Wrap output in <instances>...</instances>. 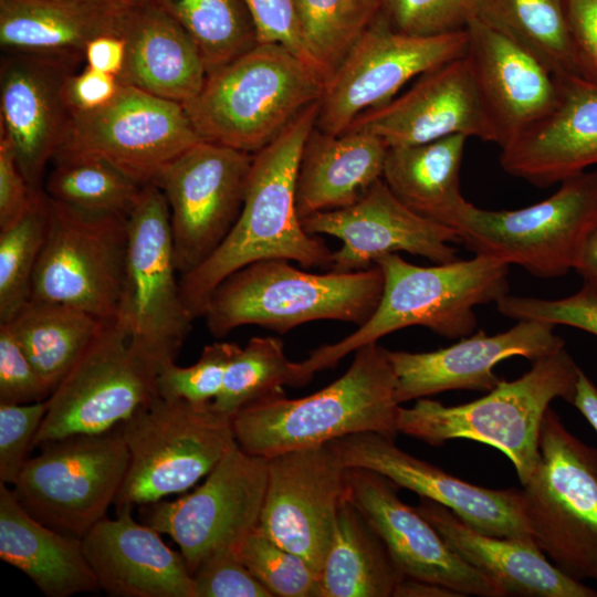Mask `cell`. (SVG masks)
Listing matches in <instances>:
<instances>
[{"instance_id": "obj_25", "label": "cell", "mask_w": 597, "mask_h": 597, "mask_svg": "<svg viewBox=\"0 0 597 597\" xmlns=\"http://www.w3.org/2000/svg\"><path fill=\"white\" fill-rule=\"evenodd\" d=\"M467 29V56L501 148L556 107L561 76L530 49L478 18Z\"/></svg>"}, {"instance_id": "obj_46", "label": "cell", "mask_w": 597, "mask_h": 597, "mask_svg": "<svg viewBox=\"0 0 597 597\" xmlns=\"http://www.w3.org/2000/svg\"><path fill=\"white\" fill-rule=\"evenodd\" d=\"M46 409V400L0 404V483L17 482Z\"/></svg>"}, {"instance_id": "obj_36", "label": "cell", "mask_w": 597, "mask_h": 597, "mask_svg": "<svg viewBox=\"0 0 597 597\" xmlns=\"http://www.w3.org/2000/svg\"><path fill=\"white\" fill-rule=\"evenodd\" d=\"M475 18L530 49L558 76H584L565 0H479Z\"/></svg>"}, {"instance_id": "obj_57", "label": "cell", "mask_w": 597, "mask_h": 597, "mask_svg": "<svg viewBox=\"0 0 597 597\" xmlns=\"http://www.w3.org/2000/svg\"><path fill=\"white\" fill-rule=\"evenodd\" d=\"M108 12L123 15L149 0H81Z\"/></svg>"}, {"instance_id": "obj_8", "label": "cell", "mask_w": 597, "mask_h": 597, "mask_svg": "<svg viewBox=\"0 0 597 597\" xmlns=\"http://www.w3.org/2000/svg\"><path fill=\"white\" fill-rule=\"evenodd\" d=\"M596 223L597 169L562 181L551 197L516 210L482 209L467 201L449 227L469 251L549 279L576 270Z\"/></svg>"}, {"instance_id": "obj_31", "label": "cell", "mask_w": 597, "mask_h": 597, "mask_svg": "<svg viewBox=\"0 0 597 597\" xmlns=\"http://www.w3.org/2000/svg\"><path fill=\"white\" fill-rule=\"evenodd\" d=\"M0 558L28 576L48 597L100 590L82 538L31 516L4 483H0Z\"/></svg>"}, {"instance_id": "obj_20", "label": "cell", "mask_w": 597, "mask_h": 597, "mask_svg": "<svg viewBox=\"0 0 597 597\" xmlns=\"http://www.w3.org/2000/svg\"><path fill=\"white\" fill-rule=\"evenodd\" d=\"M302 226L311 234L341 240L329 266L336 272L365 270L379 258L399 251L447 263L457 260L451 243L460 242L455 230L404 205L383 178L355 203L316 212L303 219Z\"/></svg>"}, {"instance_id": "obj_30", "label": "cell", "mask_w": 597, "mask_h": 597, "mask_svg": "<svg viewBox=\"0 0 597 597\" xmlns=\"http://www.w3.org/2000/svg\"><path fill=\"white\" fill-rule=\"evenodd\" d=\"M388 146L359 129L329 134L315 127L302 150L295 185L301 221L316 212L348 207L383 178Z\"/></svg>"}, {"instance_id": "obj_47", "label": "cell", "mask_w": 597, "mask_h": 597, "mask_svg": "<svg viewBox=\"0 0 597 597\" xmlns=\"http://www.w3.org/2000/svg\"><path fill=\"white\" fill-rule=\"evenodd\" d=\"M193 597H273L237 552L216 554L192 573Z\"/></svg>"}, {"instance_id": "obj_5", "label": "cell", "mask_w": 597, "mask_h": 597, "mask_svg": "<svg viewBox=\"0 0 597 597\" xmlns=\"http://www.w3.org/2000/svg\"><path fill=\"white\" fill-rule=\"evenodd\" d=\"M324 84L286 46L258 43L208 73L198 95L182 106L203 140L255 154L321 100Z\"/></svg>"}, {"instance_id": "obj_23", "label": "cell", "mask_w": 597, "mask_h": 597, "mask_svg": "<svg viewBox=\"0 0 597 597\" xmlns=\"http://www.w3.org/2000/svg\"><path fill=\"white\" fill-rule=\"evenodd\" d=\"M554 327L541 321H519L505 332L488 335L478 331L437 350H388L396 399L401 405L449 390L488 392L501 381L494 373L499 363L514 356L534 362L565 347Z\"/></svg>"}, {"instance_id": "obj_3", "label": "cell", "mask_w": 597, "mask_h": 597, "mask_svg": "<svg viewBox=\"0 0 597 597\" xmlns=\"http://www.w3.org/2000/svg\"><path fill=\"white\" fill-rule=\"evenodd\" d=\"M354 353L345 374L320 391L296 399L274 397L234 413L240 448L270 458L362 432L396 439L401 405L388 350L374 342Z\"/></svg>"}, {"instance_id": "obj_42", "label": "cell", "mask_w": 597, "mask_h": 597, "mask_svg": "<svg viewBox=\"0 0 597 597\" xmlns=\"http://www.w3.org/2000/svg\"><path fill=\"white\" fill-rule=\"evenodd\" d=\"M238 555L272 596L321 597L318 573L302 556L271 540L259 526L242 541Z\"/></svg>"}, {"instance_id": "obj_33", "label": "cell", "mask_w": 597, "mask_h": 597, "mask_svg": "<svg viewBox=\"0 0 597 597\" xmlns=\"http://www.w3.org/2000/svg\"><path fill=\"white\" fill-rule=\"evenodd\" d=\"M467 139L463 135H452L422 144L388 147L383 180L409 209L449 227L468 201L460 189Z\"/></svg>"}, {"instance_id": "obj_55", "label": "cell", "mask_w": 597, "mask_h": 597, "mask_svg": "<svg viewBox=\"0 0 597 597\" xmlns=\"http://www.w3.org/2000/svg\"><path fill=\"white\" fill-rule=\"evenodd\" d=\"M463 595L440 584L405 577L394 597H462Z\"/></svg>"}, {"instance_id": "obj_11", "label": "cell", "mask_w": 597, "mask_h": 597, "mask_svg": "<svg viewBox=\"0 0 597 597\" xmlns=\"http://www.w3.org/2000/svg\"><path fill=\"white\" fill-rule=\"evenodd\" d=\"M29 458L13 493L21 506L49 527L83 538L106 517L129 465L122 425L41 447Z\"/></svg>"}, {"instance_id": "obj_27", "label": "cell", "mask_w": 597, "mask_h": 597, "mask_svg": "<svg viewBox=\"0 0 597 597\" xmlns=\"http://www.w3.org/2000/svg\"><path fill=\"white\" fill-rule=\"evenodd\" d=\"M132 506L116 509L82 538L100 589L112 597H193L192 575L180 552L138 523Z\"/></svg>"}, {"instance_id": "obj_53", "label": "cell", "mask_w": 597, "mask_h": 597, "mask_svg": "<svg viewBox=\"0 0 597 597\" xmlns=\"http://www.w3.org/2000/svg\"><path fill=\"white\" fill-rule=\"evenodd\" d=\"M125 57L126 43L118 34H102L92 39L84 52L86 65L117 78L123 71Z\"/></svg>"}, {"instance_id": "obj_56", "label": "cell", "mask_w": 597, "mask_h": 597, "mask_svg": "<svg viewBox=\"0 0 597 597\" xmlns=\"http://www.w3.org/2000/svg\"><path fill=\"white\" fill-rule=\"evenodd\" d=\"M575 271L583 279L584 285L597 291V223L586 241Z\"/></svg>"}, {"instance_id": "obj_49", "label": "cell", "mask_w": 597, "mask_h": 597, "mask_svg": "<svg viewBox=\"0 0 597 597\" xmlns=\"http://www.w3.org/2000/svg\"><path fill=\"white\" fill-rule=\"evenodd\" d=\"M245 2L255 23L259 43L282 44L320 72L300 36L294 0H245Z\"/></svg>"}, {"instance_id": "obj_28", "label": "cell", "mask_w": 597, "mask_h": 597, "mask_svg": "<svg viewBox=\"0 0 597 597\" xmlns=\"http://www.w3.org/2000/svg\"><path fill=\"white\" fill-rule=\"evenodd\" d=\"M416 509L455 554L495 582L505 596L597 597V590L559 570L534 542L480 532L427 498L420 496Z\"/></svg>"}, {"instance_id": "obj_51", "label": "cell", "mask_w": 597, "mask_h": 597, "mask_svg": "<svg viewBox=\"0 0 597 597\" xmlns=\"http://www.w3.org/2000/svg\"><path fill=\"white\" fill-rule=\"evenodd\" d=\"M118 78L86 65L72 73L65 83L64 95L71 113L92 112L108 105L121 88Z\"/></svg>"}, {"instance_id": "obj_24", "label": "cell", "mask_w": 597, "mask_h": 597, "mask_svg": "<svg viewBox=\"0 0 597 597\" xmlns=\"http://www.w3.org/2000/svg\"><path fill=\"white\" fill-rule=\"evenodd\" d=\"M75 64L39 55L7 53L0 64L1 137L33 190H42L50 159L64 142L71 111L65 83Z\"/></svg>"}, {"instance_id": "obj_38", "label": "cell", "mask_w": 597, "mask_h": 597, "mask_svg": "<svg viewBox=\"0 0 597 597\" xmlns=\"http://www.w3.org/2000/svg\"><path fill=\"white\" fill-rule=\"evenodd\" d=\"M302 42L326 78L378 18L383 0H294Z\"/></svg>"}, {"instance_id": "obj_17", "label": "cell", "mask_w": 597, "mask_h": 597, "mask_svg": "<svg viewBox=\"0 0 597 597\" xmlns=\"http://www.w3.org/2000/svg\"><path fill=\"white\" fill-rule=\"evenodd\" d=\"M202 140L182 104L122 84L105 107L71 113L67 133L54 158L96 157L144 186Z\"/></svg>"}, {"instance_id": "obj_54", "label": "cell", "mask_w": 597, "mask_h": 597, "mask_svg": "<svg viewBox=\"0 0 597 597\" xmlns=\"http://www.w3.org/2000/svg\"><path fill=\"white\" fill-rule=\"evenodd\" d=\"M597 432V386L583 371H579L575 395L570 402Z\"/></svg>"}, {"instance_id": "obj_10", "label": "cell", "mask_w": 597, "mask_h": 597, "mask_svg": "<svg viewBox=\"0 0 597 597\" xmlns=\"http://www.w3.org/2000/svg\"><path fill=\"white\" fill-rule=\"evenodd\" d=\"M128 245L127 216L88 212L48 196V226L31 300L66 304L106 323L116 321Z\"/></svg>"}, {"instance_id": "obj_21", "label": "cell", "mask_w": 597, "mask_h": 597, "mask_svg": "<svg viewBox=\"0 0 597 597\" xmlns=\"http://www.w3.org/2000/svg\"><path fill=\"white\" fill-rule=\"evenodd\" d=\"M348 129L371 133L388 147L452 135L498 143L467 54L420 75L405 93L360 115Z\"/></svg>"}, {"instance_id": "obj_12", "label": "cell", "mask_w": 597, "mask_h": 597, "mask_svg": "<svg viewBox=\"0 0 597 597\" xmlns=\"http://www.w3.org/2000/svg\"><path fill=\"white\" fill-rule=\"evenodd\" d=\"M128 229L126 281L116 321L133 349L159 371L176 360L193 320L177 279L168 203L156 185L142 188Z\"/></svg>"}, {"instance_id": "obj_26", "label": "cell", "mask_w": 597, "mask_h": 597, "mask_svg": "<svg viewBox=\"0 0 597 597\" xmlns=\"http://www.w3.org/2000/svg\"><path fill=\"white\" fill-rule=\"evenodd\" d=\"M561 87L556 107L501 147L502 168L537 187L597 166V82L566 74Z\"/></svg>"}, {"instance_id": "obj_4", "label": "cell", "mask_w": 597, "mask_h": 597, "mask_svg": "<svg viewBox=\"0 0 597 597\" xmlns=\"http://www.w3.org/2000/svg\"><path fill=\"white\" fill-rule=\"evenodd\" d=\"M580 370L563 347L535 359L521 377L501 379L495 388L471 402L446 406L420 398L410 408L400 406L398 432L431 446L452 439L489 444L509 458L523 485L540 459L545 413L557 398L572 402Z\"/></svg>"}, {"instance_id": "obj_1", "label": "cell", "mask_w": 597, "mask_h": 597, "mask_svg": "<svg viewBox=\"0 0 597 597\" xmlns=\"http://www.w3.org/2000/svg\"><path fill=\"white\" fill-rule=\"evenodd\" d=\"M318 106L320 101L306 107L253 154L237 222L202 264L180 276L181 298L192 320L203 317L212 292L227 276L253 262L284 259L308 269L331 266L333 252L304 230L295 203L298 164Z\"/></svg>"}, {"instance_id": "obj_19", "label": "cell", "mask_w": 597, "mask_h": 597, "mask_svg": "<svg viewBox=\"0 0 597 597\" xmlns=\"http://www.w3.org/2000/svg\"><path fill=\"white\" fill-rule=\"evenodd\" d=\"M328 443L347 468L377 472L398 488L442 504L480 532L535 543L525 520L521 489L494 490L465 482L376 432L355 433Z\"/></svg>"}, {"instance_id": "obj_37", "label": "cell", "mask_w": 597, "mask_h": 597, "mask_svg": "<svg viewBox=\"0 0 597 597\" xmlns=\"http://www.w3.org/2000/svg\"><path fill=\"white\" fill-rule=\"evenodd\" d=\"M191 36L207 74L259 43L245 0H153Z\"/></svg>"}, {"instance_id": "obj_29", "label": "cell", "mask_w": 597, "mask_h": 597, "mask_svg": "<svg viewBox=\"0 0 597 597\" xmlns=\"http://www.w3.org/2000/svg\"><path fill=\"white\" fill-rule=\"evenodd\" d=\"M119 34L126 43L121 84L180 104L201 91L207 70L196 43L155 1L128 11Z\"/></svg>"}, {"instance_id": "obj_14", "label": "cell", "mask_w": 597, "mask_h": 597, "mask_svg": "<svg viewBox=\"0 0 597 597\" xmlns=\"http://www.w3.org/2000/svg\"><path fill=\"white\" fill-rule=\"evenodd\" d=\"M266 479L268 459L237 442L192 492L139 506L142 521L178 545L192 575L216 554L238 553L259 526Z\"/></svg>"}, {"instance_id": "obj_50", "label": "cell", "mask_w": 597, "mask_h": 597, "mask_svg": "<svg viewBox=\"0 0 597 597\" xmlns=\"http://www.w3.org/2000/svg\"><path fill=\"white\" fill-rule=\"evenodd\" d=\"M42 191L31 188L9 142L0 137V230L19 221Z\"/></svg>"}, {"instance_id": "obj_41", "label": "cell", "mask_w": 597, "mask_h": 597, "mask_svg": "<svg viewBox=\"0 0 597 597\" xmlns=\"http://www.w3.org/2000/svg\"><path fill=\"white\" fill-rule=\"evenodd\" d=\"M46 226L48 196L42 191L19 221L0 230V324L10 323L31 301Z\"/></svg>"}, {"instance_id": "obj_13", "label": "cell", "mask_w": 597, "mask_h": 597, "mask_svg": "<svg viewBox=\"0 0 597 597\" xmlns=\"http://www.w3.org/2000/svg\"><path fill=\"white\" fill-rule=\"evenodd\" d=\"M468 29L412 35L395 30L380 14L324 84L316 127L342 134L363 114L378 108L412 78L467 54Z\"/></svg>"}, {"instance_id": "obj_40", "label": "cell", "mask_w": 597, "mask_h": 597, "mask_svg": "<svg viewBox=\"0 0 597 597\" xmlns=\"http://www.w3.org/2000/svg\"><path fill=\"white\" fill-rule=\"evenodd\" d=\"M295 365L281 339L252 337L229 363L212 408L232 418L247 406L285 395L284 386L295 387Z\"/></svg>"}, {"instance_id": "obj_35", "label": "cell", "mask_w": 597, "mask_h": 597, "mask_svg": "<svg viewBox=\"0 0 597 597\" xmlns=\"http://www.w3.org/2000/svg\"><path fill=\"white\" fill-rule=\"evenodd\" d=\"M7 324L52 394L107 323L66 304L31 300Z\"/></svg>"}, {"instance_id": "obj_16", "label": "cell", "mask_w": 597, "mask_h": 597, "mask_svg": "<svg viewBox=\"0 0 597 597\" xmlns=\"http://www.w3.org/2000/svg\"><path fill=\"white\" fill-rule=\"evenodd\" d=\"M252 161L253 154L202 140L170 161L151 182L168 203L180 276L202 264L233 228Z\"/></svg>"}, {"instance_id": "obj_18", "label": "cell", "mask_w": 597, "mask_h": 597, "mask_svg": "<svg viewBox=\"0 0 597 597\" xmlns=\"http://www.w3.org/2000/svg\"><path fill=\"white\" fill-rule=\"evenodd\" d=\"M266 459L259 528L280 546L302 556L318 573L338 510L348 498V468L331 443Z\"/></svg>"}, {"instance_id": "obj_43", "label": "cell", "mask_w": 597, "mask_h": 597, "mask_svg": "<svg viewBox=\"0 0 597 597\" xmlns=\"http://www.w3.org/2000/svg\"><path fill=\"white\" fill-rule=\"evenodd\" d=\"M239 347L235 343L217 342L206 345L190 366L181 367L175 362L163 365L157 375V394L196 406L210 405L221 391L226 370Z\"/></svg>"}, {"instance_id": "obj_39", "label": "cell", "mask_w": 597, "mask_h": 597, "mask_svg": "<svg viewBox=\"0 0 597 597\" xmlns=\"http://www.w3.org/2000/svg\"><path fill=\"white\" fill-rule=\"evenodd\" d=\"M53 160L45 193L80 210L128 217L145 186L96 157H56Z\"/></svg>"}, {"instance_id": "obj_34", "label": "cell", "mask_w": 597, "mask_h": 597, "mask_svg": "<svg viewBox=\"0 0 597 597\" xmlns=\"http://www.w3.org/2000/svg\"><path fill=\"white\" fill-rule=\"evenodd\" d=\"M404 578L379 535L347 498L318 572L321 597H394Z\"/></svg>"}, {"instance_id": "obj_45", "label": "cell", "mask_w": 597, "mask_h": 597, "mask_svg": "<svg viewBox=\"0 0 597 597\" xmlns=\"http://www.w3.org/2000/svg\"><path fill=\"white\" fill-rule=\"evenodd\" d=\"M496 307L512 320L564 325L597 336V291L584 284L574 294L556 300L506 294Z\"/></svg>"}, {"instance_id": "obj_7", "label": "cell", "mask_w": 597, "mask_h": 597, "mask_svg": "<svg viewBox=\"0 0 597 597\" xmlns=\"http://www.w3.org/2000/svg\"><path fill=\"white\" fill-rule=\"evenodd\" d=\"M538 446L540 459L521 489L533 540L567 576L597 582V448L570 433L551 408Z\"/></svg>"}, {"instance_id": "obj_44", "label": "cell", "mask_w": 597, "mask_h": 597, "mask_svg": "<svg viewBox=\"0 0 597 597\" xmlns=\"http://www.w3.org/2000/svg\"><path fill=\"white\" fill-rule=\"evenodd\" d=\"M478 4L479 0H383L381 13L397 31L437 35L467 29Z\"/></svg>"}, {"instance_id": "obj_48", "label": "cell", "mask_w": 597, "mask_h": 597, "mask_svg": "<svg viewBox=\"0 0 597 597\" xmlns=\"http://www.w3.org/2000/svg\"><path fill=\"white\" fill-rule=\"evenodd\" d=\"M50 395L10 326L0 324V404H31Z\"/></svg>"}, {"instance_id": "obj_52", "label": "cell", "mask_w": 597, "mask_h": 597, "mask_svg": "<svg viewBox=\"0 0 597 597\" xmlns=\"http://www.w3.org/2000/svg\"><path fill=\"white\" fill-rule=\"evenodd\" d=\"M565 11L584 76L597 82V0H565Z\"/></svg>"}, {"instance_id": "obj_22", "label": "cell", "mask_w": 597, "mask_h": 597, "mask_svg": "<svg viewBox=\"0 0 597 597\" xmlns=\"http://www.w3.org/2000/svg\"><path fill=\"white\" fill-rule=\"evenodd\" d=\"M348 499L384 542L405 577L449 587L463 596L503 597L491 578L464 562L438 531L398 496V486L384 475L348 468Z\"/></svg>"}, {"instance_id": "obj_32", "label": "cell", "mask_w": 597, "mask_h": 597, "mask_svg": "<svg viewBox=\"0 0 597 597\" xmlns=\"http://www.w3.org/2000/svg\"><path fill=\"white\" fill-rule=\"evenodd\" d=\"M126 14V13H125ZM81 0H0V45L75 64L87 43L119 34L122 18Z\"/></svg>"}, {"instance_id": "obj_9", "label": "cell", "mask_w": 597, "mask_h": 597, "mask_svg": "<svg viewBox=\"0 0 597 597\" xmlns=\"http://www.w3.org/2000/svg\"><path fill=\"white\" fill-rule=\"evenodd\" d=\"M129 465L116 509L179 494L206 478L237 443L231 417L158 394L122 423Z\"/></svg>"}, {"instance_id": "obj_6", "label": "cell", "mask_w": 597, "mask_h": 597, "mask_svg": "<svg viewBox=\"0 0 597 597\" xmlns=\"http://www.w3.org/2000/svg\"><path fill=\"white\" fill-rule=\"evenodd\" d=\"M384 290L380 268L311 273L284 259L248 264L227 276L212 292L203 317L209 332L223 337L243 325L279 334L304 323L329 320L364 325Z\"/></svg>"}, {"instance_id": "obj_15", "label": "cell", "mask_w": 597, "mask_h": 597, "mask_svg": "<svg viewBox=\"0 0 597 597\" xmlns=\"http://www.w3.org/2000/svg\"><path fill=\"white\" fill-rule=\"evenodd\" d=\"M157 375L118 321L105 324L46 399L34 446L124 423L157 395Z\"/></svg>"}, {"instance_id": "obj_2", "label": "cell", "mask_w": 597, "mask_h": 597, "mask_svg": "<svg viewBox=\"0 0 597 597\" xmlns=\"http://www.w3.org/2000/svg\"><path fill=\"white\" fill-rule=\"evenodd\" d=\"M375 264L384 275L376 311L348 336L315 348L296 363V387L335 367L357 348L401 328L422 326L447 338L469 336L478 326L474 307L509 294L510 264L491 255L419 266L390 253Z\"/></svg>"}]
</instances>
